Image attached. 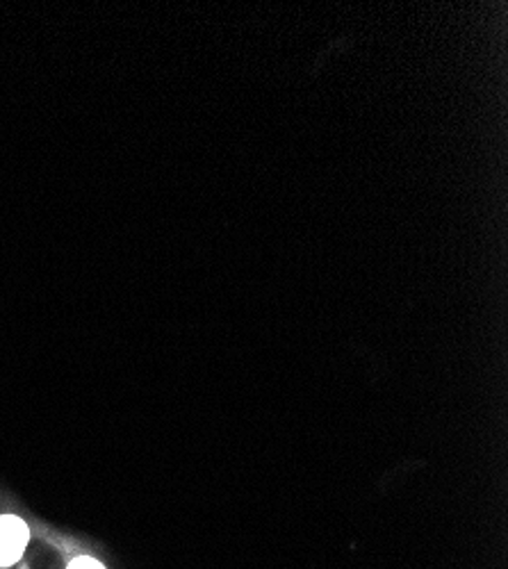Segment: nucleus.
<instances>
[{"mask_svg":"<svg viewBox=\"0 0 508 569\" xmlns=\"http://www.w3.org/2000/svg\"><path fill=\"white\" fill-rule=\"evenodd\" d=\"M69 569H106L99 560H94V558H87V556H82V558H76L71 565H69Z\"/></svg>","mask_w":508,"mask_h":569,"instance_id":"nucleus-2","label":"nucleus"},{"mask_svg":"<svg viewBox=\"0 0 508 569\" xmlns=\"http://www.w3.org/2000/svg\"><path fill=\"white\" fill-rule=\"evenodd\" d=\"M28 538L26 521L14 515L0 517V567H10L21 560Z\"/></svg>","mask_w":508,"mask_h":569,"instance_id":"nucleus-1","label":"nucleus"}]
</instances>
